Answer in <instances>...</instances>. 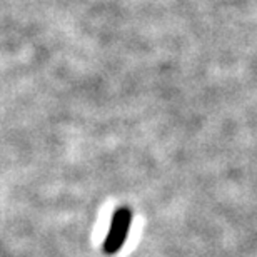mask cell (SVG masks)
Returning a JSON list of instances; mask_svg holds the SVG:
<instances>
[{
    "label": "cell",
    "instance_id": "6da1fadb",
    "mask_svg": "<svg viewBox=\"0 0 257 257\" xmlns=\"http://www.w3.org/2000/svg\"><path fill=\"white\" fill-rule=\"evenodd\" d=\"M132 224V210L128 207H119L114 212L112 217L109 232L104 240V252L107 255H114L120 250L122 245L125 244L128 230Z\"/></svg>",
    "mask_w": 257,
    "mask_h": 257
}]
</instances>
